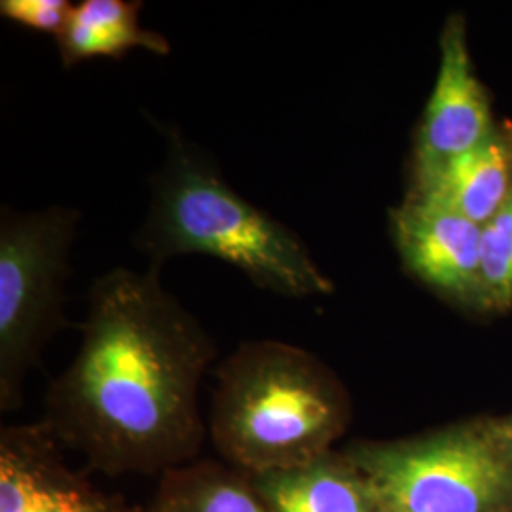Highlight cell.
Here are the masks:
<instances>
[{"mask_svg": "<svg viewBox=\"0 0 512 512\" xmlns=\"http://www.w3.org/2000/svg\"><path fill=\"white\" fill-rule=\"evenodd\" d=\"M505 137H507V141H509V148H511V156H512V126H511V128L505 129Z\"/></svg>", "mask_w": 512, "mask_h": 512, "instance_id": "obj_16", "label": "cell"}, {"mask_svg": "<svg viewBox=\"0 0 512 512\" xmlns=\"http://www.w3.org/2000/svg\"><path fill=\"white\" fill-rule=\"evenodd\" d=\"M512 192V156L503 129L475 148L440 165L435 173L410 184L406 196L435 203L478 226L507 202Z\"/></svg>", "mask_w": 512, "mask_h": 512, "instance_id": "obj_9", "label": "cell"}, {"mask_svg": "<svg viewBox=\"0 0 512 512\" xmlns=\"http://www.w3.org/2000/svg\"><path fill=\"white\" fill-rule=\"evenodd\" d=\"M389 219L391 238L410 274L448 300L484 310L482 226L410 196Z\"/></svg>", "mask_w": 512, "mask_h": 512, "instance_id": "obj_7", "label": "cell"}, {"mask_svg": "<svg viewBox=\"0 0 512 512\" xmlns=\"http://www.w3.org/2000/svg\"><path fill=\"white\" fill-rule=\"evenodd\" d=\"M509 512H512V511H509Z\"/></svg>", "mask_w": 512, "mask_h": 512, "instance_id": "obj_17", "label": "cell"}, {"mask_svg": "<svg viewBox=\"0 0 512 512\" xmlns=\"http://www.w3.org/2000/svg\"><path fill=\"white\" fill-rule=\"evenodd\" d=\"M164 129V164L152 177L147 217L133 239L150 268L160 270L177 256H213L277 296L315 298L334 291L298 234L245 200L217 162L179 129Z\"/></svg>", "mask_w": 512, "mask_h": 512, "instance_id": "obj_2", "label": "cell"}, {"mask_svg": "<svg viewBox=\"0 0 512 512\" xmlns=\"http://www.w3.org/2000/svg\"><path fill=\"white\" fill-rule=\"evenodd\" d=\"M484 310L512 308V192L503 207L482 226Z\"/></svg>", "mask_w": 512, "mask_h": 512, "instance_id": "obj_13", "label": "cell"}, {"mask_svg": "<svg viewBox=\"0 0 512 512\" xmlns=\"http://www.w3.org/2000/svg\"><path fill=\"white\" fill-rule=\"evenodd\" d=\"M215 355L160 270L114 268L92 285L80 348L50 385L44 420L101 473L162 476L202 448L198 393Z\"/></svg>", "mask_w": 512, "mask_h": 512, "instance_id": "obj_1", "label": "cell"}, {"mask_svg": "<svg viewBox=\"0 0 512 512\" xmlns=\"http://www.w3.org/2000/svg\"><path fill=\"white\" fill-rule=\"evenodd\" d=\"M497 129L490 97L471 61L465 23L450 16L440 35L439 74L414 143L412 183L484 143Z\"/></svg>", "mask_w": 512, "mask_h": 512, "instance_id": "obj_6", "label": "cell"}, {"mask_svg": "<svg viewBox=\"0 0 512 512\" xmlns=\"http://www.w3.org/2000/svg\"><path fill=\"white\" fill-rule=\"evenodd\" d=\"M249 480L266 512H382L370 482L344 450Z\"/></svg>", "mask_w": 512, "mask_h": 512, "instance_id": "obj_10", "label": "cell"}, {"mask_svg": "<svg viewBox=\"0 0 512 512\" xmlns=\"http://www.w3.org/2000/svg\"><path fill=\"white\" fill-rule=\"evenodd\" d=\"M80 211H0V408L21 406L23 385L44 346L69 325L65 287Z\"/></svg>", "mask_w": 512, "mask_h": 512, "instance_id": "obj_4", "label": "cell"}, {"mask_svg": "<svg viewBox=\"0 0 512 512\" xmlns=\"http://www.w3.org/2000/svg\"><path fill=\"white\" fill-rule=\"evenodd\" d=\"M348 421L344 387L306 349L279 340L243 342L217 370L209 433L224 461L243 475L327 456Z\"/></svg>", "mask_w": 512, "mask_h": 512, "instance_id": "obj_3", "label": "cell"}, {"mask_svg": "<svg viewBox=\"0 0 512 512\" xmlns=\"http://www.w3.org/2000/svg\"><path fill=\"white\" fill-rule=\"evenodd\" d=\"M344 454L370 482L382 512L512 511V463L488 421L355 442Z\"/></svg>", "mask_w": 512, "mask_h": 512, "instance_id": "obj_5", "label": "cell"}, {"mask_svg": "<svg viewBox=\"0 0 512 512\" xmlns=\"http://www.w3.org/2000/svg\"><path fill=\"white\" fill-rule=\"evenodd\" d=\"M148 512H266L249 476L215 461H192L160 476Z\"/></svg>", "mask_w": 512, "mask_h": 512, "instance_id": "obj_12", "label": "cell"}, {"mask_svg": "<svg viewBox=\"0 0 512 512\" xmlns=\"http://www.w3.org/2000/svg\"><path fill=\"white\" fill-rule=\"evenodd\" d=\"M48 421L0 431V512H124L73 471Z\"/></svg>", "mask_w": 512, "mask_h": 512, "instance_id": "obj_8", "label": "cell"}, {"mask_svg": "<svg viewBox=\"0 0 512 512\" xmlns=\"http://www.w3.org/2000/svg\"><path fill=\"white\" fill-rule=\"evenodd\" d=\"M139 0H82L55 38L61 65L73 69L92 59H120L131 50L169 55V40L143 27Z\"/></svg>", "mask_w": 512, "mask_h": 512, "instance_id": "obj_11", "label": "cell"}, {"mask_svg": "<svg viewBox=\"0 0 512 512\" xmlns=\"http://www.w3.org/2000/svg\"><path fill=\"white\" fill-rule=\"evenodd\" d=\"M74 4L69 0H2L0 16L19 27L54 35H61Z\"/></svg>", "mask_w": 512, "mask_h": 512, "instance_id": "obj_14", "label": "cell"}, {"mask_svg": "<svg viewBox=\"0 0 512 512\" xmlns=\"http://www.w3.org/2000/svg\"><path fill=\"white\" fill-rule=\"evenodd\" d=\"M488 427L497 446L512 463V416H507L503 420H488Z\"/></svg>", "mask_w": 512, "mask_h": 512, "instance_id": "obj_15", "label": "cell"}]
</instances>
